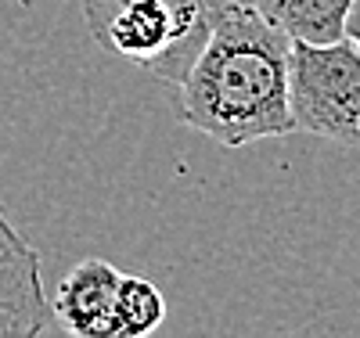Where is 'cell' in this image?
Masks as SVG:
<instances>
[{"label":"cell","mask_w":360,"mask_h":338,"mask_svg":"<svg viewBox=\"0 0 360 338\" xmlns=\"http://www.w3.org/2000/svg\"><path fill=\"white\" fill-rule=\"evenodd\" d=\"M51 320L40 256L0 205V338H47Z\"/></svg>","instance_id":"3"},{"label":"cell","mask_w":360,"mask_h":338,"mask_svg":"<svg viewBox=\"0 0 360 338\" xmlns=\"http://www.w3.org/2000/svg\"><path fill=\"white\" fill-rule=\"evenodd\" d=\"M346 37L356 44V51H360V0H353V8H349V15H346Z\"/></svg>","instance_id":"8"},{"label":"cell","mask_w":360,"mask_h":338,"mask_svg":"<svg viewBox=\"0 0 360 338\" xmlns=\"http://www.w3.org/2000/svg\"><path fill=\"white\" fill-rule=\"evenodd\" d=\"M51 313L72 338H123V270L105 259L76 263L58 285Z\"/></svg>","instance_id":"4"},{"label":"cell","mask_w":360,"mask_h":338,"mask_svg":"<svg viewBox=\"0 0 360 338\" xmlns=\"http://www.w3.org/2000/svg\"><path fill=\"white\" fill-rule=\"evenodd\" d=\"M115 0H79V8H83V18H90V15H98V11H105V8H112ZM162 4H169V8H176L184 18H191L195 25H202V29H213V18L220 15V8L227 4V0H162Z\"/></svg>","instance_id":"7"},{"label":"cell","mask_w":360,"mask_h":338,"mask_svg":"<svg viewBox=\"0 0 360 338\" xmlns=\"http://www.w3.org/2000/svg\"><path fill=\"white\" fill-rule=\"evenodd\" d=\"M166 295L141 273H123V338H152L166 324Z\"/></svg>","instance_id":"6"},{"label":"cell","mask_w":360,"mask_h":338,"mask_svg":"<svg viewBox=\"0 0 360 338\" xmlns=\"http://www.w3.org/2000/svg\"><path fill=\"white\" fill-rule=\"evenodd\" d=\"M292 40L256 4L227 0L180 86V122L220 148H245L295 134L288 108Z\"/></svg>","instance_id":"1"},{"label":"cell","mask_w":360,"mask_h":338,"mask_svg":"<svg viewBox=\"0 0 360 338\" xmlns=\"http://www.w3.org/2000/svg\"><path fill=\"white\" fill-rule=\"evenodd\" d=\"M288 108L295 130L360 148V51L349 37L332 44L292 40Z\"/></svg>","instance_id":"2"},{"label":"cell","mask_w":360,"mask_h":338,"mask_svg":"<svg viewBox=\"0 0 360 338\" xmlns=\"http://www.w3.org/2000/svg\"><path fill=\"white\" fill-rule=\"evenodd\" d=\"M353 0H256V11L295 44H332L346 37Z\"/></svg>","instance_id":"5"}]
</instances>
